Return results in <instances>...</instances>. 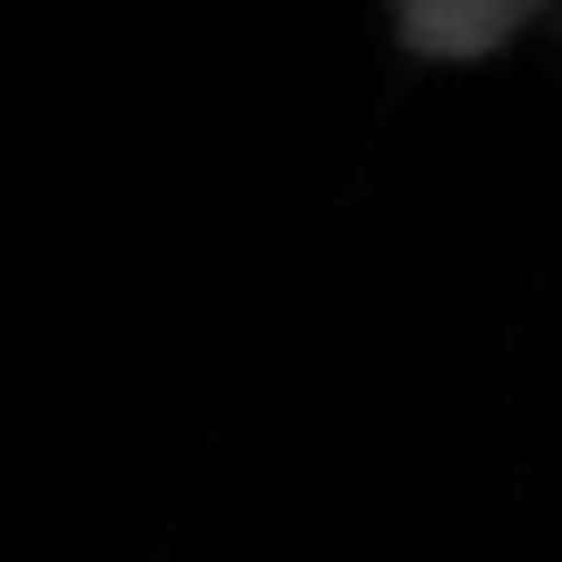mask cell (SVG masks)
I'll list each match as a JSON object with an SVG mask.
<instances>
[{
	"label": "cell",
	"mask_w": 562,
	"mask_h": 562,
	"mask_svg": "<svg viewBox=\"0 0 562 562\" xmlns=\"http://www.w3.org/2000/svg\"><path fill=\"white\" fill-rule=\"evenodd\" d=\"M533 10H543V0H395V30H405L415 59H484V49H504Z\"/></svg>",
	"instance_id": "6da1fadb"
}]
</instances>
